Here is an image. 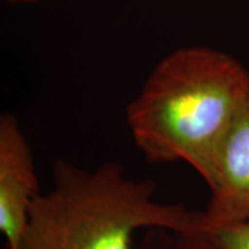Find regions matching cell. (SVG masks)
<instances>
[{"label":"cell","instance_id":"obj_1","mask_svg":"<svg viewBox=\"0 0 249 249\" xmlns=\"http://www.w3.org/2000/svg\"><path fill=\"white\" fill-rule=\"evenodd\" d=\"M249 96V71L208 46L163 57L126 108V122L150 163L183 160L206 181L214 157Z\"/></svg>","mask_w":249,"mask_h":249},{"label":"cell","instance_id":"obj_2","mask_svg":"<svg viewBox=\"0 0 249 249\" xmlns=\"http://www.w3.org/2000/svg\"><path fill=\"white\" fill-rule=\"evenodd\" d=\"M204 222V212L158 201L155 181L130 178L116 162L85 169L57 160L53 186L32 205L19 249H136L139 231L188 232Z\"/></svg>","mask_w":249,"mask_h":249},{"label":"cell","instance_id":"obj_3","mask_svg":"<svg viewBox=\"0 0 249 249\" xmlns=\"http://www.w3.org/2000/svg\"><path fill=\"white\" fill-rule=\"evenodd\" d=\"M39 191L35 163L25 134L11 114L0 118V231L6 249H19Z\"/></svg>","mask_w":249,"mask_h":249},{"label":"cell","instance_id":"obj_4","mask_svg":"<svg viewBox=\"0 0 249 249\" xmlns=\"http://www.w3.org/2000/svg\"><path fill=\"white\" fill-rule=\"evenodd\" d=\"M205 183L211 190L206 222L249 219V96L224 136Z\"/></svg>","mask_w":249,"mask_h":249},{"label":"cell","instance_id":"obj_5","mask_svg":"<svg viewBox=\"0 0 249 249\" xmlns=\"http://www.w3.org/2000/svg\"><path fill=\"white\" fill-rule=\"evenodd\" d=\"M178 234L196 249H249V219L216 224L205 217L198 229Z\"/></svg>","mask_w":249,"mask_h":249},{"label":"cell","instance_id":"obj_6","mask_svg":"<svg viewBox=\"0 0 249 249\" xmlns=\"http://www.w3.org/2000/svg\"><path fill=\"white\" fill-rule=\"evenodd\" d=\"M136 249H196L190 244L181 238L178 232L162 229V227H154L144 230L142 235L140 244Z\"/></svg>","mask_w":249,"mask_h":249},{"label":"cell","instance_id":"obj_7","mask_svg":"<svg viewBox=\"0 0 249 249\" xmlns=\"http://www.w3.org/2000/svg\"><path fill=\"white\" fill-rule=\"evenodd\" d=\"M9 3H14V4H34L37 1H43V0H6Z\"/></svg>","mask_w":249,"mask_h":249}]
</instances>
